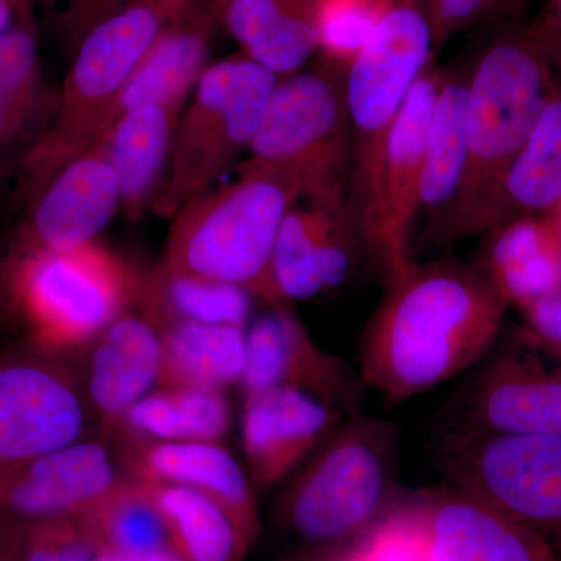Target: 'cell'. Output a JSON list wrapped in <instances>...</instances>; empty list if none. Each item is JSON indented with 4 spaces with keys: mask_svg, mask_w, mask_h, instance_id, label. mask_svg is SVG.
<instances>
[{
    "mask_svg": "<svg viewBox=\"0 0 561 561\" xmlns=\"http://www.w3.org/2000/svg\"><path fill=\"white\" fill-rule=\"evenodd\" d=\"M160 331V386L225 390L242 382L247 365V330L243 328L175 323Z\"/></svg>",
    "mask_w": 561,
    "mask_h": 561,
    "instance_id": "31",
    "label": "cell"
},
{
    "mask_svg": "<svg viewBox=\"0 0 561 561\" xmlns=\"http://www.w3.org/2000/svg\"><path fill=\"white\" fill-rule=\"evenodd\" d=\"M302 197L287 173L250 160L234 183L176 214L157 268L242 287L271 308L286 306L273 279V250L287 210Z\"/></svg>",
    "mask_w": 561,
    "mask_h": 561,
    "instance_id": "3",
    "label": "cell"
},
{
    "mask_svg": "<svg viewBox=\"0 0 561 561\" xmlns=\"http://www.w3.org/2000/svg\"><path fill=\"white\" fill-rule=\"evenodd\" d=\"M561 202V88L529 138L461 227L459 241L519 217L551 216Z\"/></svg>",
    "mask_w": 561,
    "mask_h": 561,
    "instance_id": "21",
    "label": "cell"
},
{
    "mask_svg": "<svg viewBox=\"0 0 561 561\" xmlns=\"http://www.w3.org/2000/svg\"><path fill=\"white\" fill-rule=\"evenodd\" d=\"M32 0H0V36L31 18Z\"/></svg>",
    "mask_w": 561,
    "mask_h": 561,
    "instance_id": "40",
    "label": "cell"
},
{
    "mask_svg": "<svg viewBox=\"0 0 561 561\" xmlns=\"http://www.w3.org/2000/svg\"><path fill=\"white\" fill-rule=\"evenodd\" d=\"M446 73L427 68L412 88L371 168L356 184L354 225L362 251L386 286L415 267L413 227L421 210L424 150Z\"/></svg>",
    "mask_w": 561,
    "mask_h": 561,
    "instance_id": "9",
    "label": "cell"
},
{
    "mask_svg": "<svg viewBox=\"0 0 561 561\" xmlns=\"http://www.w3.org/2000/svg\"><path fill=\"white\" fill-rule=\"evenodd\" d=\"M22 561H94L95 546L76 516L22 526Z\"/></svg>",
    "mask_w": 561,
    "mask_h": 561,
    "instance_id": "36",
    "label": "cell"
},
{
    "mask_svg": "<svg viewBox=\"0 0 561 561\" xmlns=\"http://www.w3.org/2000/svg\"><path fill=\"white\" fill-rule=\"evenodd\" d=\"M219 22L243 55L279 79L319 49L317 0H214Z\"/></svg>",
    "mask_w": 561,
    "mask_h": 561,
    "instance_id": "24",
    "label": "cell"
},
{
    "mask_svg": "<svg viewBox=\"0 0 561 561\" xmlns=\"http://www.w3.org/2000/svg\"><path fill=\"white\" fill-rule=\"evenodd\" d=\"M437 460L449 483L496 505L561 559V437L454 427Z\"/></svg>",
    "mask_w": 561,
    "mask_h": 561,
    "instance_id": "10",
    "label": "cell"
},
{
    "mask_svg": "<svg viewBox=\"0 0 561 561\" xmlns=\"http://www.w3.org/2000/svg\"><path fill=\"white\" fill-rule=\"evenodd\" d=\"M346 416L308 391L289 387L245 394L242 446L254 490L278 485L297 471Z\"/></svg>",
    "mask_w": 561,
    "mask_h": 561,
    "instance_id": "17",
    "label": "cell"
},
{
    "mask_svg": "<svg viewBox=\"0 0 561 561\" xmlns=\"http://www.w3.org/2000/svg\"><path fill=\"white\" fill-rule=\"evenodd\" d=\"M423 0H390L386 13L345 76L353 179L357 183L382 149L434 49Z\"/></svg>",
    "mask_w": 561,
    "mask_h": 561,
    "instance_id": "11",
    "label": "cell"
},
{
    "mask_svg": "<svg viewBox=\"0 0 561 561\" xmlns=\"http://www.w3.org/2000/svg\"><path fill=\"white\" fill-rule=\"evenodd\" d=\"M139 302L158 330L175 323L247 330L253 295L232 284L157 268L144 280Z\"/></svg>",
    "mask_w": 561,
    "mask_h": 561,
    "instance_id": "32",
    "label": "cell"
},
{
    "mask_svg": "<svg viewBox=\"0 0 561 561\" xmlns=\"http://www.w3.org/2000/svg\"><path fill=\"white\" fill-rule=\"evenodd\" d=\"M121 206L108 153L102 144H92L33 192L14 253L68 251L95 242Z\"/></svg>",
    "mask_w": 561,
    "mask_h": 561,
    "instance_id": "16",
    "label": "cell"
},
{
    "mask_svg": "<svg viewBox=\"0 0 561 561\" xmlns=\"http://www.w3.org/2000/svg\"><path fill=\"white\" fill-rule=\"evenodd\" d=\"M279 80L245 55L203 70L176 125L154 213L176 216L249 149Z\"/></svg>",
    "mask_w": 561,
    "mask_h": 561,
    "instance_id": "7",
    "label": "cell"
},
{
    "mask_svg": "<svg viewBox=\"0 0 561 561\" xmlns=\"http://www.w3.org/2000/svg\"><path fill=\"white\" fill-rule=\"evenodd\" d=\"M125 476L108 443L83 440L0 471V526L80 516Z\"/></svg>",
    "mask_w": 561,
    "mask_h": 561,
    "instance_id": "15",
    "label": "cell"
},
{
    "mask_svg": "<svg viewBox=\"0 0 561 561\" xmlns=\"http://www.w3.org/2000/svg\"><path fill=\"white\" fill-rule=\"evenodd\" d=\"M459 400L457 430L561 437V362L526 331L493 348Z\"/></svg>",
    "mask_w": 561,
    "mask_h": 561,
    "instance_id": "13",
    "label": "cell"
},
{
    "mask_svg": "<svg viewBox=\"0 0 561 561\" xmlns=\"http://www.w3.org/2000/svg\"><path fill=\"white\" fill-rule=\"evenodd\" d=\"M551 217L553 224L557 225V228L561 231V202L559 203V206H557L556 209H553V213L551 214Z\"/></svg>",
    "mask_w": 561,
    "mask_h": 561,
    "instance_id": "46",
    "label": "cell"
},
{
    "mask_svg": "<svg viewBox=\"0 0 561 561\" xmlns=\"http://www.w3.org/2000/svg\"><path fill=\"white\" fill-rule=\"evenodd\" d=\"M330 553L334 561H430L423 491L404 494L375 526Z\"/></svg>",
    "mask_w": 561,
    "mask_h": 561,
    "instance_id": "34",
    "label": "cell"
},
{
    "mask_svg": "<svg viewBox=\"0 0 561 561\" xmlns=\"http://www.w3.org/2000/svg\"><path fill=\"white\" fill-rule=\"evenodd\" d=\"M49 101L28 18L0 36V157L24 144L31 149L49 121Z\"/></svg>",
    "mask_w": 561,
    "mask_h": 561,
    "instance_id": "28",
    "label": "cell"
},
{
    "mask_svg": "<svg viewBox=\"0 0 561 561\" xmlns=\"http://www.w3.org/2000/svg\"><path fill=\"white\" fill-rule=\"evenodd\" d=\"M390 0H317L319 49L328 65L346 70L370 39Z\"/></svg>",
    "mask_w": 561,
    "mask_h": 561,
    "instance_id": "35",
    "label": "cell"
},
{
    "mask_svg": "<svg viewBox=\"0 0 561 561\" xmlns=\"http://www.w3.org/2000/svg\"><path fill=\"white\" fill-rule=\"evenodd\" d=\"M144 276L98 241L68 251L13 253L11 308L27 342L68 356L83 351L106 327L139 302Z\"/></svg>",
    "mask_w": 561,
    "mask_h": 561,
    "instance_id": "6",
    "label": "cell"
},
{
    "mask_svg": "<svg viewBox=\"0 0 561 561\" xmlns=\"http://www.w3.org/2000/svg\"><path fill=\"white\" fill-rule=\"evenodd\" d=\"M402 497L400 430L391 421L353 413L287 483L276 522L297 546L295 556L337 551Z\"/></svg>",
    "mask_w": 561,
    "mask_h": 561,
    "instance_id": "2",
    "label": "cell"
},
{
    "mask_svg": "<svg viewBox=\"0 0 561 561\" xmlns=\"http://www.w3.org/2000/svg\"><path fill=\"white\" fill-rule=\"evenodd\" d=\"M287 561H334L330 552L321 553H301V556H294V559Z\"/></svg>",
    "mask_w": 561,
    "mask_h": 561,
    "instance_id": "45",
    "label": "cell"
},
{
    "mask_svg": "<svg viewBox=\"0 0 561 561\" xmlns=\"http://www.w3.org/2000/svg\"><path fill=\"white\" fill-rule=\"evenodd\" d=\"M527 334L561 362V294L522 309Z\"/></svg>",
    "mask_w": 561,
    "mask_h": 561,
    "instance_id": "39",
    "label": "cell"
},
{
    "mask_svg": "<svg viewBox=\"0 0 561 561\" xmlns=\"http://www.w3.org/2000/svg\"><path fill=\"white\" fill-rule=\"evenodd\" d=\"M94 561H144V560L135 559V557L127 556V553L113 551V549L105 548V546H95Z\"/></svg>",
    "mask_w": 561,
    "mask_h": 561,
    "instance_id": "43",
    "label": "cell"
},
{
    "mask_svg": "<svg viewBox=\"0 0 561 561\" xmlns=\"http://www.w3.org/2000/svg\"><path fill=\"white\" fill-rule=\"evenodd\" d=\"M230 426L231 405L225 390L160 386L133 405L117 435L151 442L221 443Z\"/></svg>",
    "mask_w": 561,
    "mask_h": 561,
    "instance_id": "27",
    "label": "cell"
},
{
    "mask_svg": "<svg viewBox=\"0 0 561 561\" xmlns=\"http://www.w3.org/2000/svg\"><path fill=\"white\" fill-rule=\"evenodd\" d=\"M423 3L437 47L476 24L496 0H423Z\"/></svg>",
    "mask_w": 561,
    "mask_h": 561,
    "instance_id": "38",
    "label": "cell"
},
{
    "mask_svg": "<svg viewBox=\"0 0 561 561\" xmlns=\"http://www.w3.org/2000/svg\"><path fill=\"white\" fill-rule=\"evenodd\" d=\"M91 415L65 356L28 342L0 354V471L88 438Z\"/></svg>",
    "mask_w": 561,
    "mask_h": 561,
    "instance_id": "12",
    "label": "cell"
},
{
    "mask_svg": "<svg viewBox=\"0 0 561 561\" xmlns=\"http://www.w3.org/2000/svg\"><path fill=\"white\" fill-rule=\"evenodd\" d=\"M467 79L445 76L427 131L421 210L431 242L456 205L467 168Z\"/></svg>",
    "mask_w": 561,
    "mask_h": 561,
    "instance_id": "26",
    "label": "cell"
},
{
    "mask_svg": "<svg viewBox=\"0 0 561 561\" xmlns=\"http://www.w3.org/2000/svg\"><path fill=\"white\" fill-rule=\"evenodd\" d=\"M22 526H0V561H22Z\"/></svg>",
    "mask_w": 561,
    "mask_h": 561,
    "instance_id": "41",
    "label": "cell"
},
{
    "mask_svg": "<svg viewBox=\"0 0 561 561\" xmlns=\"http://www.w3.org/2000/svg\"><path fill=\"white\" fill-rule=\"evenodd\" d=\"M542 44L548 50L549 58L561 72V31H545L541 33Z\"/></svg>",
    "mask_w": 561,
    "mask_h": 561,
    "instance_id": "42",
    "label": "cell"
},
{
    "mask_svg": "<svg viewBox=\"0 0 561 561\" xmlns=\"http://www.w3.org/2000/svg\"><path fill=\"white\" fill-rule=\"evenodd\" d=\"M47 28L62 46L76 51L99 24L131 0H35Z\"/></svg>",
    "mask_w": 561,
    "mask_h": 561,
    "instance_id": "37",
    "label": "cell"
},
{
    "mask_svg": "<svg viewBox=\"0 0 561 561\" xmlns=\"http://www.w3.org/2000/svg\"><path fill=\"white\" fill-rule=\"evenodd\" d=\"M272 309L247 330L243 393L289 387L308 391L346 415L362 412L367 387L359 371L317 345L286 306Z\"/></svg>",
    "mask_w": 561,
    "mask_h": 561,
    "instance_id": "14",
    "label": "cell"
},
{
    "mask_svg": "<svg viewBox=\"0 0 561 561\" xmlns=\"http://www.w3.org/2000/svg\"><path fill=\"white\" fill-rule=\"evenodd\" d=\"M95 546L146 560L172 548L168 526L138 479L122 478L87 512L76 516Z\"/></svg>",
    "mask_w": 561,
    "mask_h": 561,
    "instance_id": "33",
    "label": "cell"
},
{
    "mask_svg": "<svg viewBox=\"0 0 561 561\" xmlns=\"http://www.w3.org/2000/svg\"><path fill=\"white\" fill-rule=\"evenodd\" d=\"M507 308L478 265L416 264L387 286L362 334V381L400 404L456 378L485 359Z\"/></svg>",
    "mask_w": 561,
    "mask_h": 561,
    "instance_id": "1",
    "label": "cell"
},
{
    "mask_svg": "<svg viewBox=\"0 0 561 561\" xmlns=\"http://www.w3.org/2000/svg\"><path fill=\"white\" fill-rule=\"evenodd\" d=\"M144 561H186L183 557H180L179 553L173 551L172 548L164 549V551L153 553L149 559Z\"/></svg>",
    "mask_w": 561,
    "mask_h": 561,
    "instance_id": "44",
    "label": "cell"
},
{
    "mask_svg": "<svg viewBox=\"0 0 561 561\" xmlns=\"http://www.w3.org/2000/svg\"><path fill=\"white\" fill-rule=\"evenodd\" d=\"M306 201L300 198L287 210L273 250V279L284 302L309 300L324 291L328 241L335 225L351 216L345 201Z\"/></svg>",
    "mask_w": 561,
    "mask_h": 561,
    "instance_id": "29",
    "label": "cell"
},
{
    "mask_svg": "<svg viewBox=\"0 0 561 561\" xmlns=\"http://www.w3.org/2000/svg\"><path fill=\"white\" fill-rule=\"evenodd\" d=\"M502 301L522 311L561 294V231L551 217H519L485 232L478 264Z\"/></svg>",
    "mask_w": 561,
    "mask_h": 561,
    "instance_id": "23",
    "label": "cell"
},
{
    "mask_svg": "<svg viewBox=\"0 0 561 561\" xmlns=\"http://www.w3.org/2000/svg\"><path fill=\"white\" fill-rule=\"evenodd\" d=\"M556 10L557 16H559L560 25H561V0H556Z\"/></svg>",
    "mask_w": 561,
    "mask_h": 561,
    "instance_id": "47",
    "label": "cell"
},
{
    "mask_svg": "<svg viewBox=\"0 0 561 561\" xmlns=\"http://www.w3.org/2000/svg\"><path fill=\"white\" fill-rule=\"evenodd\" d=\"M83 389L103 432L119 434L136 402L160 387L161 331L144 312L127 311L87 346Z\"/></svg>",
    "mask_w": 561,
    "mask_h": 561,
    "instance_id": "19",
    "label": "cell"
},
{
    "mask_svg": "<svg viewBox=\"0 0 561 561\" xmlns=\"http://www.w3.org/2000/svg\"><path fill=\"white\" fill-rule=\"evenodd\" d=\"M217 22L219 14L216 3L209 0L169 25L154 41L114 102L103 125L102 136L121 116L140 106L186 102L206 69V57Z\"/></svg>",
    "mask_w": 561,
    "mask_h": 561,
    "instance_id": "22",
    "label": "cell"
},
{
    "mask_svg": "<svg viewBox=\"0 0 561 561\" xmlns=\"http://www.w3.org/2000/svg\"><path fill=\"white\" fill-rule=\"evenodd\" d=\"M496 2H497V0H496Z\"/></svg>",
    "mask_w": 561,
    "mask_h": 561,
    "instance_id": "48",
    "label": "cell"
},
{
    "mask_svg": "<svg viewBox=\"0 0 561 561\" xmlns=\"http://www.w3.org/2000/svg\"><path fill=\"white\" fill-rule=\"evenodd\" d=\"M467 79V168L456 205L431 243L459 241L465 221L526 142L559 83L541 36L486 44Z\"/></svg>",
    "mask_w": 561,
    "mask_h": 561,
    "instance_id": "5",
    "label": "cell"
},
{
    "mask_svg": "<svg viewBox=\"0 0 561 561\" xmlns=\"http://www.w3.org/2000/svg\"><path fill=\"white\" fill-rule=\"evenodd\" d=\"M157 505L173 551L186 561H242L251 541L231 513L201 491L171 483L144 482Z\"/></svg>",
    "mask_w": 561,
    "mask_h": 561,
    "instance_id": "30",
    "label": "cell"
},
{
    "mask_svg": "<svg viewBox=\"0 0 561 561\" xmlns=\"http://www.w3.org/2000/svg\"><path fill=\"white\" fill-rule=\"evenodd\" d=\"M337 68L280 79L251 139L250 160L291 176L306 198L345 201L351 130Z\"/></svg>",
    "mask_w": 561,
    "mask_h": 561,
    "instance_id": "8",
    "label": "cell"
},
{
    "mask_svg": "<svg viewBox=\"0 0 561 561\" xmlns=\"http://www.w3.org/2000/svg\"><path fill=\"white\" fill-rule=\"evenodd\" d=\"M184 103H153L133 110L98 140L108 153L119 181L122 206L131 217H138L160 190Z\"/></svg>",
    "mask_w": 561,
    "mask_h": 561,
    "instance_id": "25",
    "label": "cell"
},
{
    "mask_svg": "<svg viewBox=\"0 0 561 561\" xmlns=\"http://www.w3.org/2000/svg\"><path fill=\"white\" fill-rule=\"evenodd\" d=\"M430 561H561L534 531L479 494L446 483L423 491Z\"/></svg>",
    "mask_w": 561,
    "mask_h": 561,
    "instance_id": "18",
    "label": "cell"
},
{
    "mask_svg": "<svg viewBox=\"0 0 561 561\" xmlns=\"http://www.w3.org/2000/svg\"><path fill=\"white\" fill-rule=\"evenodd\" d=\"M203 0H131L73 51L46 127L22 157L32 194L98 142L114 102L154 41Z\"/></svg>",
    "mask_w": 561,
    "mask_h": 561,
    "instance_id": "4",
    "label": "cell"
},
{
    "mask_svg": "<svg viewBox=\"0 0 561 561\" xmlns=\"http://www.w3.org/2000/svg\"><path fill=\"white\" fill-rule=\"evenodd\" d=\"M121 449L130 478L201 491L231 513L251 545L260 537V511L253 482L221 443L122 437Z\"/></svg>",
    "mask_w": 561,
    "mask_h": 561,
    "instance_id": "20",
    "label": "cell"
}]
</instances>
